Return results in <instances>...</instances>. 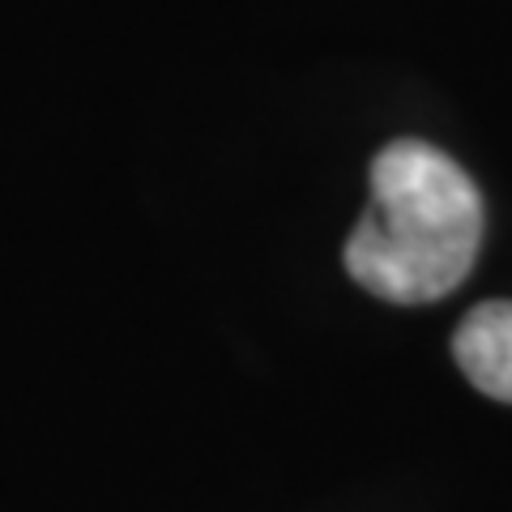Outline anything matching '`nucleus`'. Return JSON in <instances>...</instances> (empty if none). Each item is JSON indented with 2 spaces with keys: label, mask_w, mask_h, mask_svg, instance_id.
Masks as SVG:
<instances>
[{
  "label": "nucleus",
  "mask_w": 512,
  "mask_h": 512,
  "mask_svg": "<svg viewBox=\"0 0 512 512\" xmlns=\"http://www.w3.org/2000/svg\"><path fill=\"white\" fill-rule=\"evenodd\" d=\"M453 359L478 393L512 402V299H487L461 320Z\"/></svg>",
  "instance_id": "nucleus-2"
},
{
  "label": "nucleus",
  "mask_w": 512,
  "mask_h": 512,
  "mask_svg": "<svg viewBox=\"0 0 512 512\" xmlns=\"http://www.w3.org/2000/svg\"><path fill=\"white\" fill-rule=\"evenodd\" d=\"M483 248V197L444 150L402 137L372 163V201L346 239V269L384 303L453 295Z\"/></svg>",
  "instance_id": "nucleus-1"
}]
</instances>
